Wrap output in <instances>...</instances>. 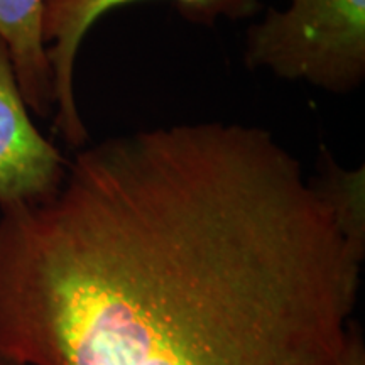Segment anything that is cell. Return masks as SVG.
<instances>
[{"instance_id":"cell-1","label":"cell","mask_w":365,"mask_h":365,"mask_svg":"<svg viewBox=\"0 0 365 365\" xmlns=\"http://www.w3.org/2000/svg\"><path fill=\"white\" fill-rule=\"evenodd\" d=\"M365 254L262 127L88 144L0 212V349L26 365H340Z\"/></svg>"},{"instance_id":"cell-2","label":"cell","mask_w":365,"mask_h":365,"mask_svg":"<svg viewBox=\"0 0 365 365\" xmlns=\"http://www.w3.org/2000/svg\"><path fill=\"white\" fill-rule=\"evenodd\" d=\"M244 61L336 95L365 80V0H289L247 27Z\"/></svg>"},{"instance_id":"cell-3","label":"cell","mask_w":365,"mask_h":365,"mask_svg":"<svg viewBox=\"0 0 365 365\" xmlns=\"http://www.w3.org/2000/svg\"><path fill=\"white\" fill-rule=\"evenodd\" d=\"M135 0H44L43 41L54 81V130L70 148L80 150L90 144V134L75 97V65L80 44L91 26L124 4ZM188 22L215 26L220 17L240 21L261 11L259 0H171Z\"/></svg>"},{"instance_id":"cell-4","label":"cell","mask_w":365,"mask_h":365,"mask_svg":"<svg viewBox=\"0 0 365 365\" xmlns=\"http://www.w3.org/2000/svg\"><path fill=\"white\" fill-rule=\"evenodd\" d=\"M29 112L0 38V212L44 202L65 181L68 161Z\"/></svg>"},{"instance_id":"cell-5","label":"cell","mask_w":365,"mask_h":365,"mask_svg":"<svg viewBox=\"0 0 365 365\" xmlns=\"http://www.w3.org/2000/svg\"><path fill=\"white\" fill-rule=\"evenodd\" d=\"M44 0H0V38L11 53L27 108L41 118L54 115L53 70L43 41Z\"/></svg>"},{"instance_id":"cell-6","label":"cell","mask_w":365,"mask_h":365,"mask_svg":"<svg viewBox=\"0 0 365 365\" xmlns=\"http://www.w3.org/2000/svg\"><path fill=\"white\" fill-rule=\"evenodd\" d=\"M313 188L330 208L340 232L352 247L365 254V171L345 170L330 150L322 149L318 173L309 178Z\"/></svg>"},{"instance_id":"cell-7","label":"cell","mask_w":365,"mask_h":365,"mask_svg":"<svg viewBox=\"0 0 365 365\" xmlns=\"http://www.w3.org/2000/svg\"><path fill=\"white\" fill-rule=\"evenodd\" d=\"M340 365H365V344L362 330L355 322H352L349 335H346Z\"/></svg>"},{"instance_id":"cell-8","label":"cell","mask_w":365,"mask_h":365,"mask_svg":"<svg viewBox=\"0 0 365 365\" xmlns=\"http://www.w3.org/2000/svg\"><path fill=\"white\" fill-rule=\"evenodd\" d=\"M0 365H26V364L21 362L19 359L12 357V355L7 354L4 349H0Z\"/></svg>"}]
</instances>
